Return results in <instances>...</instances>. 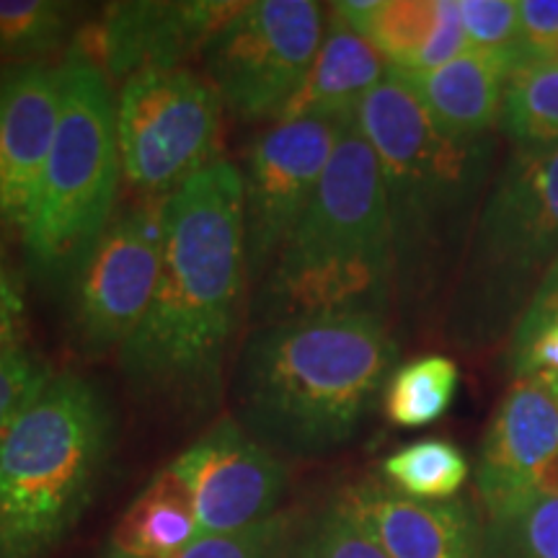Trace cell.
Instances as JSON below:
<instances>
[{"label":"cell","mask_w":558,"mask_h":558,"mask_svg":"<svg viewBox=\"0 0 558 558\" xmlns=\"http://www.w3.org/2000/svg\"><path fill=\"white\" fill-rule=\"evenodd\" d=\"M246 284L243 177L218 158L166 199L156 295L120 349L132 393L177 414L218 407Z\"/></svg>","instance_id":"cell-1"},{"label":"cell","mask_w":558,"mask_h":558,"mask_svg":"<svg viewBox=\"0 0 558 558\" xmlns=\"http://www.w3.org/2000/svg\"><path fill=\"white\" fill-rule=\"evenodd\" d=\"M396 362L399 344L380 313L324 311L259 324L233 367V418L277 456H324L357 435Z\"/></svg>","instance_id":"cell-2"},{"label":"cell","mask_w":558,"mask_h":558,"mask_svg":"<svg viewBox=\"0 0 558 558\" xmlns=\"http://www.w3.org/2000/svg\"><path fill=\"white\" fill-rule=\"evenodd\" d=\"M396 284L393 228L378 156L349 117L308 209L254 295L256 326L305 313L386 316Z\"/></svg>","instance_id":"cell-3"},{"label":"cell","mask_w":558,"mask_h":558,"mask_svg":"<svg viewBox=\"0 0 558 558\" xmlns=\"http://www.w3.org/2000/svg\"><path fill=\"white\" fill-rule=\"evenodd\" d=\"M354 117L380 163L396 284L403 292L424 290L463 243L471 222L476 226L497 140L439 130L390 70Z\"/></svg>","instance_id":"cell-4"},{"label":"cell","mask_w":558,"mask_h":558,"mask_svg":"<svg viewBox=\"0 0 558 558\" xmlns=\"http://www.w3.org/2000/svg\"><path fill=\"white\" fill-rule=\"evenodd\" d=\"M117 445L99 386L52 373L0 439V558H47L88 512Z\"/></svg>","instance_id":"cell-5"},{"label":"cell","mask_w":558,"mask_h":558,"mask_svg":"<svg viewBox=\"0 0 558 558\" xmlns=\"http://www.w3.org/2000/svg\"><path fill=\"white\" fill-rule=\"evenodd\" d=\"M60 70V122L37 199L21 230L26 259L45 277H75L114 220L122 158L117 99L94 62L70 52Z\"/></svg>","instance_id":"cell-6"},{"label":"cell","mask_w":558,"mask_h":558,"mask_svg":"<svg viewBox=\"0 0 558 558\" xmlns=\"http://www.w3.org/2000/svg\"><path fill=\"white\" fill-rule=\"evenodd\" d=\"M558 259V148L512 150L473 226L450 313L458 344L478 347L522 316Z\"/></svg>","instance_id":"cell-7"},{"label":"cell","mask_w":558,"mask_h":558,"mask_svg":"<svg viewBox=\"0 0 558 558\" xmlns=\"http://www.w3.org/2000/svg\"><path fill=\"white\" fill-rule=\"evenodd\" d=\"M326 32L316 0H254L207 41L205 73L243 122H279L303 88Z\"/></svg>","instance_id":"cell-8"},{"label":"cell","mask_w":558,"mask_h":558,"mask_svg":"<svg viewBox=\"0 0 558 558\" xmlns=\"http://www.w3.org/2000/svg\"><path fill=\"white\" fill-rule=\"evenodd\" d=\"M222 101L190 68L143 70L117 96L122 173L145 197H169L215 163Z\"/></svg>","instance_id":"cell-9"},{"label":"cell","mask_w":558,"mask_h":558,"mask_svg":"<svg viewBox=\"0 0 558 558\" xmlns=\"http://www.w3.org/2000/svg\"><path fill=\"white\" fill-rule=\"evenodd\" d=\"M166 199H143L117 215L75 271L70 329L86 357L122 349L143 324L163 264Z\"/></svg>","instance_id":"cell-10"},{"label":"cell","mask_w":558,"mask_h":558,"mask_svg":"<svg viewBox=\"0 0 558 558\" xmlns=\"http://www.w3.org/2000/svg\"><path fill=\"white\" fill-rule=\"evenodd\" d=\"M349 117L275 122L251 145L243 166V228L248 282L259 284L308 209Z\"/></svg>","instance_id":"cell-11"},{"label":"cell","mask_w":558,"mask_h":558,"mask_svg":"<svg viewBox=\"0 0 558 558\" xmlns=\"http://www.w3.org/2000/svg\"><path fill=\"white\" fill-rule=\"evenodd\" d=\"M169 469L184 481L202 535H228L282 512L288 469L233 416L202 432Z\"/></svg>","instance_id":"cell-12"},{"label":"cell","mask_w":558,"mask_h":558,"mask_svg":"<svg viewBox=\"0 0 558 558\" xmlns=\"http://www.w3.org/2000/svg\"><path fill=\"white\" fill-rule=\"evenodd\" d=\"M558 488V383L525 375L494 411L476 458V492L486 514Z\"/></svg>","instance_id":"cell-13"},{"label":"cell","mask_w":558,"mask_h":558,"mask_svg":"<svg viewBox=\"0 0 558 558\" xmlns=\"http://www.w3.org/2000/svg\"><path fill=\"white\" fill-rule=\"evenodd\" d=\"M241 9L230 0H130L111 3L86 34L78 54L94 62L107 81H128L143 70L181 68L205 52L226 21Z\"/></svg>","instance_id":"cell-14"},{"label":"cell","mask_w":558,"mask_h":558,"mask_svg":"<svg viewBox=\"0 0 558 558\" xmlns=\"http://www.w3.org/2000/svg\"><path fill=\"white\" fill-rule=\"evenodd\" d=\"M333 501L388 558H481L486 518L465 497L424 501L378 478L341 486Z\"/></svg>","instance_id":"cell-15"},{"label":"cell","mask_w":558,"mask_h":558,"mask_svg":"<svg viewBox=\"0 0 558 558\" xmlns=\"http://www.w3.org/2000/svg\"><path fill=\"white\" fill-rule=\"evenodd\" d=\"M60 70L13 62L0 70V226L24 230L60 122Z\"/></svg>","instance_id":"cell-16"},{"label":"cell","mask_w":558,"mask_h":558,"mask_svg":"<svg viewBox=\"0 0 558 558\" xmlns=\"http://www.w3.org/2000/svg\"><path fill=\"white\" fill-rule=\"evenodd\" d=\"M518 45L499 50L471 47L435 70H388L416 96L439 130L456 137H484L499 124L507 86L520 65Z\"/></svg>","instance_id":"cell-17"},{"label":"cell","mask_w":558,"mask_h":558,"mask_svg":"<svg viewBox=\"0 0 558 558\" xmlns=\"http://www.w3.org/2000/svg\"><path fill=\"white\" fill-rule=\"evenodd\" d=\"M386 75L388 62L383 60V54L329 5L316 62L282 120L354 117L362 99L375 86H380Z\"/></svg>","instance_id":"cell-18"},{"label":"cell","mask_w":558,"mask_h":558,"mask_svg":"<svg viewBox=\"0 0 558 558\" xmlns=\"http://www.w3.org/2000/svg\"><path fill=\"white\" fill-rule=\"evenodd\" d=\"M197 538L190 488L166 465L124 509L99 558H171Z\"/></svg>","instance_id":"cell-19"},{"label":"cell","mask_w":558,"mask_h":558,"mask_svg":"<svg viewBox=\"0 0 558 558\" xmlns=\"http://www.w3.org/2000/svg\"><path fill=\"white\" fill-rule=\"evenodd\" d=\"M331 9L396 70L416 65L437 24V0H347Z\"/></svg>","instance_id":"cell-20"},{"label":"cell","mask_w":558,"mask_h":558,"mask_svg":"<svg viewBox=\"0 0 558 558\" xmlns=\"http://www.w3.org/2000/svg\"><path fill=\"white\" fill-rule=\"evenodd\" d=\"M499 130L514 150L558 148V70L520 65L501 104Z\"/></svg>","instance_id":"cell-21"},{"label":"cell","mask_w":558,"mask_h":558,"mask_svg":"<svg viewBox=\"0 0 558 558\" xmlns=\"http://www.w3.org/2000/svg\"><path fill=\"white\" fill-rule=\"evenodd\" d=\"M458 390V365L445 354H424L390 375L386 396V416L401 429L429 427L452 407Z\"/></svg>","instance_id":"cell-22"},{"label":"cell","mask_w":558,"mask_h":558,"mask_svg":"<svg viewBox=\"0 0 558 558\" xmlns=\"http://www.w3.org/2000/svg\"><path fill=\"white\" fill-rule=\"evenodd\" d=\"M380 476L383 484L407 497L445 501L458 497L471 476V465L448 439H418L383 460Z\"/></svg>","instance_id":"cell-23"},{"label":"cell","mask_w":558,"mask_h":558,"mask_svg":"<svg viewBox=\"0 0 558 558\" xmlns=\"http://www.w3.org/2000/svg\"><path fill=\"white\" fill-rule=\"evenodd\" d=\"M481 558H558V488L486 514Z\"/></svg>","instance_id":"cell-24"},{"label":"cell","mask_w":558,"mask_h":558,"mask_svg":"<svg viewBox=\"0 0 558 558\" xmlns=\"http://www.w3.org/2000/svg\"><path fill=\"white\" fill-rule=\"evenodd\" d=\"M73 3L60 0H0V58L32 62L54 50L75 21Z\"/></svg>","instance_id":"cell-25"},{"label":"cell","mask_w":558,"mask_h":558,"mask_svg":"<svg viewBox=\"0 0 558 558\" xmlns=\"http://www.w3.org/2000/svg\"><path fill=\"white\" fill-rule=\"evenodd\" d=\"M277 558H388L337 501L298 514Z\"/></svg>","instance_id":"cell-26"},{"label":"cell","mask_w":558,"mask_h":558,"mask_svg":"<svg viewBox=\"0 0 558 558\" xmlns=\"http://www.w3.org/2000/svg\"><path fill=\"white\" fill-rule=\"evenodd\" d=\"M298 512H279L259 525L228 535H202L171 558H277Z\"/></svg>","instance_id":"cell-27"},{"label":"cell","mask_w":558,"mask_h":558,"mask_svg":"<svg viewBox=\"0 0 558 558\" xmlns=\"http://www.w3.org/2000/svg\"><path fill=\"white\" fill-rule=\"evenodd\" d=\"M50 375V367L39 360L24 337L0 347V439Z\"/></svg>","instance_id":"cell-28"},{"label":"cell","mask_w":558,"mask_h":558,"mask_svg":"<svg viewBox=\"0 0 558 558\" xmlns=\"http://www.w3.org/2000/svg\"><path fill=\"white\" fill-rule=\"evenodd\" d=\"M460 19L471 47L478 50L512 47L522 37L520 5L512 0H460Z\"/></svg>","instance_id":"cell-29"},{"label":"cell","mask_w":558,"mask_h":558,"mask_svg":"<svg viewBox=\"0 0 558 558\" xmlns=\"http://www.w3.org/2000/svg\"><path fill=\"white\" fill-rule=\"evenodd\" d=\"M554 326H558V259L543 275L527 308L522 311L512 333H509V360L518 357L522 349H527L541 333L554 329Z\"/></svg>","instance_id":"cell-30"},{"label":"cell","mask_w":558,"mask_h":558,"mask_svg":"<svg viewBox=\"0 0 558 558\" xmlns=\"http://www.w3.org/2000/svg\"><path fill=\"white\" fill-rule=\"evenodd\" d=\"M469 50H471V41H469V34L463 29V19H460V3L458 0H437L435 32H432L424 52L418 54L416 65L409 70L442 68Z\"/></svg>","instance_id":"cell-31"},{"label":"cell","mask_w":558,"mask_h":558,"mask_svg":"<svg viewBox=\"0 0 558 558\" xmlns=\"http://www.w3.org/2000/svg\"><path fill=\"white\" fill-rule=\"evenodd\" d=\"M520 41L525 47H546L558 39V0H520Z\"/></svg>","instance_id":"cell-32"},{"label":"cell","mask_w":558,"mask_h":558,"mask_svg":"<svg viewBox=\"0 0 558 558\" xmlns=\"http://www.w3.org/2000/svg\"><path fill=\"white\" fill-rule=\"evenodd\" d=\"M514 375L525 378V375H538V378L558 383V326L541 333L527 349H522L518 357L509 360Z\"/></svg>","instance_id":"cell-33"},{"label":"cell","mask_w":558,"mask_h":558,"mask_svg":"<svg viewBox=\"0 0 558 558\" xmlns=\"http://www.w3.org/2000/svg\"><path fill=\"white\" fill-rule=\"evenodd\" d=\"M24 337V300L0 248V347Z\"/></svg>","instance_id":"cell-34"},{"label":"cell","mask_w":558,"mask_h":558,"mask_svg":"<svg viewBox=\"0 0 558 558\" xmlns=\"http://www.w3.org/2000/svg\"><path fill=\"white\" fill-rule=\"evenodd\" d=\"M518 47H520V65H548L558 70V39L554 45H546V47H525L522 41Z\"/></svg>","instance_id":"cell-35"}]
</instances>
